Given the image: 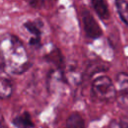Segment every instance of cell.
I'll use <instances>...</instances> for the list:
<instances>
[{
  "instance_id": "cell-1",
  "label": "cell",
  "mask_w": 128,
  "mask_h": 128,
  "mask_svg": "<svg viewBox=\"0 0 128 128\" xmlns=\"http://www.w3.org/2000/svg\"><path fill=\"white\" fill-rule=\"evenodd\" d=\"M7 58L2 57V69H4L5 64L7 68L14 74H21L27 70L29 63L25 48L21 41L14 35H9L7 37Z\"/></svg>"
},
{
  "instance_id": "cell-2",
  "label": "cell",
  "mask_w": 128,
  "mask_h": 128,
  "mask_svg": "<svg viewBox=\"0 0 128 128\" xmlns=\"http://www.w3.org/2000/svg\"><path fill=\"white\" fill-rule=\"evenodd\" d=\"M92 93L100 101L111 102L117 97V90L108 76H98L92 83Z\"/></svg>"
},
{
  "instance_id": "cell-3",
  "label": "cell",
  "mask_w": 128,
  "mask_h": 128,
  "mask_svg": "<svg viewBox=\"0 0 128 128\" xmlns=\"http://www.w3.org/2000/svg\"><path fill=\"white\" fill-rule=\"evenodd\" d=\"M81 24L86 36L90 39H97L102 35V29L94 16L87 9H83L80 13Z\"/></svg>"
},
{
  "instance_id": "cell-4",
  "label": "cell",
  "mask_w": 128,
  "mask_h": 128,
  "mask_svg": "<svg viewBox=\"0 0 128 128\" xmlns=\"http://www.w3.org/2000/svg\"><path fill=\"white\" fill-rule=\"evenodd\" d=\"M24 28L26 31L30 34V39H29V45L38 49L42 46L41 43V35H42V22L41 20H29L24 23Z\"/></svg>"
},
{
  "instance_id": "cell-5",
  "label": "cell",
  "mask_w": 128,
  "mask_h": 128,
  "mask_svg": "<svg viewBox=\"0 0 128 128\" xmlns=\"http://www.w3.org/2000/svg\"><path fill=\"white\" fill-rule=\"evenodd\" d=\"M117 97L119 105L123 110L128 112V74L119 73L117 75Z\"/></svg>"
},
{
  "instance_id": "cell-6",
  "label": "cell",
  "mask_w": 128,
  "mask_h": 128,
  "mask_svg": "<svg viewBox=\"0 0 128 128\" xmlns=\"http://www.w3.org/2000/svg\"><path fill=\"white\" fill-rule=\"evenodd\" d=\"M45 59L49 63H51L54 66H56V68H58L59 70H63V68L65 67L64 58H63V55H62V53L60 52L59 49L52 50L50 53H48L45 56Z\"/></svg>"
},
{
  "instance_id": "cell-7",
  "label": "cell",
  "mask_w": 128,
  "mask_h": 128,
  "mask_svg": "<svg viewBox=\"0 0 128 128\" xmlns=\"http://www.w3.org/2000/svg\"><path fill=\"white\" fill-rule=\"evenodd\" d=\"M12 124L16 128H32L34 126L32 118L28 112H23L17 115L12 120Z\"/></svg>"
},
{
  "instance_id": "cell-8",
  "label": "cell",
  "mask_w": 128,
  "mask_h": 128,
  "mask_svg": "<svg viewBox=\"0 0 128 128\" xmlns=\"http://www.w3.org/2000/svg\"><path fill=\"white\" fill-rule=\"evenodd\" d=\"M91 3L99 18H101L102 20H107L109 18L110 13L106 0H91Z\"/></svg>"
},
{
  "instance_id": "cell-9",
  "label": "cell",
  "mask_w": 128,
  "mask_h": 128,
  "mask_svg": "<svg viewBox=\"0 0 128 128\" xmlns=\"http://www.w3.org/2000/svg\"><path fill=\"white\" fill-rule=\"evenodd\" d=\"M64 128H85L84 119L79 113L74 112L67 118Z\"/></svg>"
},
{
  "instance_id": "cell-10",
  "label": "cell",
  "mask_w": 128,
  "mask_h": 128,
  "mask_svg": "<svg viewBox=\"0 0 128 128\" xmlns=\"http://www.w3.org/2000/svg\"><path fill=\"white\" fill-rule=\"evenodd\" d=\"M115 5L120 18L128 25V0H115Z\"/></svg>"
},
{
  "instance_id": "cell-11",
  "label": "cell",
  "mask_w": 128,
  "mask_h": 128,
  "mask_svg": "<svg viewBox=\"0 0 128 128\" xmlns=\"http://www.w3.org/2000/svg\"><path fill=\"white\" fill-rule=\"evenodd\" d=\"M0 93H1V98L2 99H6L11 95V93H12V84H11V81L8 78L2 77L1 83H0Z\"/></svg>"
},
{
  "instance_id": "cell-12",
  "label": "cell",
  "mask_w": 128,
  "mask_h": 128,
  "mask_svg": "<svg viewBox=\"0 0 128 128\" xmlns=\"http://www.w3.org/2000/svg\"><path fill=\"white\" fill-rule=\"evenodd\" d=\"M109 128H128V123L123 120H113L109 124Z\"/></svg>"
},
{
  "instance_id": "cell-13",
  "label": "cell",
  "mask_w": 128,
  "mask_h": 128,
  "mask_svg": "<svg viewBox=\"0 0 128 128\" xmlns=\"http://www.w3.org/2000/svg\"><path fill=\"white\" fill-rule=\"evenodd\" d=\"M48 0H29V4L30 6H32L33 8H36V9H39L43 6L46 5Z\"/></svg>"
}]
</instances>
